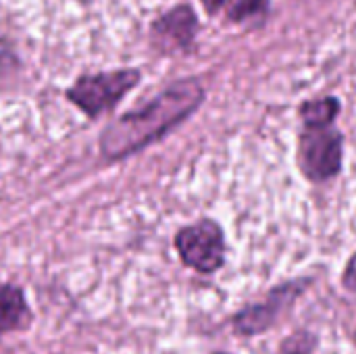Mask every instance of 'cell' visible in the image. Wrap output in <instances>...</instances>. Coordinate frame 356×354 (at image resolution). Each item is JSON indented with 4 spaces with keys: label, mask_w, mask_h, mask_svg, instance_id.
I'll return each mask as SVG.
<instances>
[{
    "label": "cell",
    "mask_w": 356,
    "mask_h": 354,
    "mask_svg": "<svg viewBox=\"0 0 356 354\" xmlns=\"http://www.w3.org/2000/svg\"><path fill=\"white\" fill-rule=\"evenodd\" d=\"M204 100V88L188 77L171 83L148 104L111 121L100 134V152L108 161H121L144 150L184 123Z\"/></svg>",
    "instance_id": "cell-1"
},
{
    "label": "cell",
    "mask_w": 356,
    "mask_h": 354,
    "mask_svg": "<svg viewBox=\"0 0 356 354\" xmlns=\"http://www.w3.org/2000/svg\"><path fill=\"white\" fill-rule=\"evenodd\" d=\"M142 79L138 69H117L92 75H79L75 83L65 92L67 100L83 111L90 119L115 108L127 92H131Z\"/></svg>",
    "instance_id": "cell-2"
},
{
    "label": "cell",
    "mask_w": 356,
    "mask_h": 354,
    "mask_svg": "<svg viewBox=\"0 0 356 354\" xmlns=\"http://www.w3.org/2000/svg\"><path fill=\"white\" fill-rule=\"evenodd\" d=\"M344 136L334 127H305L298 138V163L307 179L321 184L342 169Z\"/></svg>",
    "instance_id": "cell-3"
},
{
    "label": "cell",
    "mask_w": 356,
    "mask_h": 354,
    "mask_svg": "<svg viewBox=\"0 0 356 354\" xmlns=\"http://www.w3.org/2000/svg\"><path fill=\"white\" fill-rule=\"evenodd\" d=\"M175 248L181 263L202 275L217 273L225 265V236L213 219L181 227L175 236Z\"/></svg>",
    "instance_id": "cell-4"
},
{
    "label": "cell",
    "mask_w": 356,
    "mask_h": 354,
    "mask_svg": "<svg viewBox=\"0 0 356 354\" xmlns=\"http://www.w3.org/2000/svg\"><path fill=\"white\" fill-rule=\"evenodd\" d=\"M309 284H311V280L302 277V280H292V282H286V284L273 288L261 303H254V305L242 309L232 319L234 332L240 336H246V338L265 334L305 294Z\"/></svg>",
    "instance_id": "cell-5"
},
{
    "label": "cell",
    "mask_w": 356,
    "mask_h": 354,
    "mask_svg": "<svg viewBox=\"0 0 356 354\" xmlns=\"http://www.w3.org/2000/svg\"><path fill=\"white\" fill-rule=\"evenodd\" d=\"M198 17L190 4H177L150 25V44L163 54L188 52L198 33Z\"/></svg>",
    "instance_id": "cell-6"
},
{
    "label": "cell",
    "mask_w": 356,
    "mask_h": 354,
    "mask_svg": "<svg viewBox=\"0 0 356 354\" xmlns=\"http://www.w3.org/2000/svg\"><path fill=\"white\" fill-rule=\"evenodd\" d=\"M31 323V311L17 286H0V334L25 330Z\"/></svg>",
    "instance_id": "cell-7"
},
{
    "label": "cell",
    "mask_w": 356,
    "mask_h": 354,
    "mask_svg": "<svg viewBox=\"0 0 356 354\" xmlns=\"http://www.w3.org/2000/svg\"><path fill=\"white\" fill-rule=\"evenodd\" d=\"M298 113L305 127H332L340 113V100L334 96L307 100L300 104Z\"/></svg>",
    "instance_id": "cell-8"
},
{
    "label": "cell",
    "mask_w": 356,
    "mask_h": 354,
    "mask_svg": "<svg viewBox=\"0 0 356 354\" xmlns=\"http://www.w3.org/2000/svg\"><path fill=\"white\" fill-rule=\"evenodd\" d=\"M267 10H269V0H236L227 13V19L232 23H244L248 19L265 15Z\"/></svg>",
    "instance_id": "cell-9"
},
{
    "label": "cell",
    "mask_w": 356,
    "mask_h": 354,
    "mask_svg": "<svg viewBox=\"0 0 356 354\" xmlns=\"http://www.w3.org/2000/svg\"><path fill=\"white\" fill-rule=\"evenodd\" d=\"M315 348H317V336L300 330L282 342L277 354H315Z\"/></svg>",
    "instance_id": "cell-10"
},
{
    "label": "cell",
    "mask_w": 356,
    "mask_h": 354,
    "mask_svg": "<svg viewBox=\"0 0 356 354\" xmlns=\"http://www.w3.org/2000/svg\"><path fill=\"white\" fill-rule=\"evenodd\" d=\"M342 286L348 292H355L356 294V252L350 257V261L346 263V269L342 273Z\"/></svg>",
    "instance_id": "cell-11"
},
{
    "label": "cell",
    "mask_w": 356,
    "mask_h": 354,
    "mask_svg": "<svg viewBox=\"0 0 356 354\" xmlns=\"http://www.w3.org/2000/svg\"><path fill=\"white\" fill-rule=\"evenodd\" d=\"M200 2H202V6L207 8V13H209V15H217V13H219L227 2H232V4H234L236 0H200Z\"/></svg>",
    "instance_id": "cell-12"
},
{
    "label": "cell",
    "mask_w": 356,
    "mask_h": 354,
    "mask_svg": "<svg viewBox=\"0 0 356 354\" xmlns=\"http://www.w3.org/2000/svg\"><path fill=\"white\" fill-rule=\"evenodd\" d=\"M77 2H81V4H90L92 0H77Z\"/></svg>",
    "instance_id": "cell-13"
},
{
    "label": "cell",
    "mask_w": 356,
    "mask_h": 354,
    "mask_svg": "<svg viewBox=\"0 0 356 354\" xmlns=\"http://www.w3.org/2000/svg\"><path fill=\"white\" fill-rule=\"evenodd\" d=\"M219 354H223V353H219Z\"/></svg>",
    "instance_id": "cell-14"
}]
</instances>
